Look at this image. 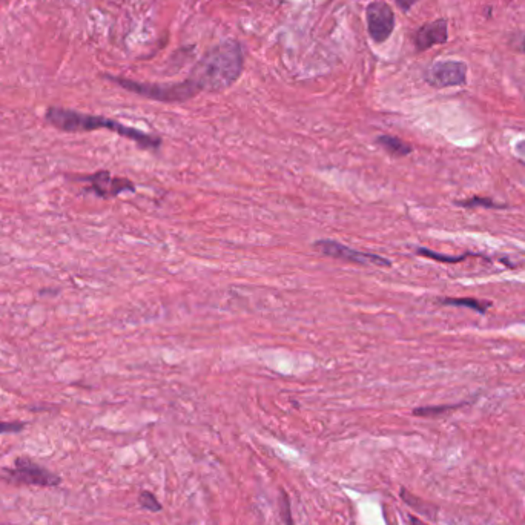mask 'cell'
<instances>
[{
	"mask_svg": "<svg viewBox=\"0 0 525 525\" xmlns=\"http://www.w3.org/2000/svg\"><path fill=\"white\" fill-rule=\"evenodd\" d=\"M25 428L24 423H3L0 421V435L3 433H19Z\"/></svg>",
	"mask_w": 525,
	"mask_h": 525,
	"instance_id": "obj_18",
	"label": "cell"
},
{
	"mask_svg": "<svg viewBox=\"0 0 525 525\" xmlns=\"http://www.w3.org/2000/svg\"><path fill=\"white\" fill-rule=\"evenodd\" d=\"M117 82L132 92L142 94L145 95V97L160 100V102L186 100L200 91L198 86L194 82L180 83V85H166V86L134 83V82H129V80H122V79H117Z\"/></svg>",
	"mask_w": 525,
	"mask_h": 525,
	"instance_id": "obj_4",
	"label": "cell"
},
{
	"mask_svg": "<svg viewBox=\"0 0 525 525\" xmlns=\"http://www.w3.org/2000/svg\"><path fill=\"white\" fill-rule=\"evenodd\" d=\"M458 206L461 208H487V209H502L507 208L506 204H498L494 203L492 198H484V197H471L467 200H458L455 202Z\"/></svg>",
	"mask_w": 525,
	"mask_h": 525,
	"instance_id": "obj_12",
	"label": "cell"
},
{
	"mask_svg": "<svg viewBox=\"0 0 525 525\" xmlns=\"http://www.w3.org/2000/svg\"><path fill=\"white\" fill-rule=\"evenodd\" d=\"M417 254L418 255H423V257H427V258H432V260L441 261V263H461V261L465 260V258H469V257H478V254H462V255H458V257L444 255V254L433 252V250L427 249V248H417Z\"/></svg>",
	"mask_w": 525,
	"mask_h": 525,
	"instance_id": "obj_13",
	"label": "cell"
},
{
	"mask_svg": "<svg viewBox=\"0 0 525 525\" xmlns=\"http://www.w3.org/2000/svg\"><path fill=\"white\" fill-rule=\"evenodd\" d=\"M2 479L13 484L47 487V489L62 484L60 476L29 458H17L13 469H5L2 471Z\"/></svg>",
	"mask_w": 525,
	"mask_h": 525,
	"instance_id": "obj_3",
	"label": "cell"
},
{
	"mask_svg": "<svg viewBox=\"0 0 525 525\" xmlns=\"http://www.w3.org/2000/svg\"><path fill=\"white\" fill-rule=\"evenodd\" d=\"M441 305L444 306H455V307H467L475 310V312L485 315L487 310L492 307V302L476 300V298H442L439 300Z\"/></svg>",
	"mask_w": 525,
	"mask_h": 525,
	"instance_id": "obj_11",
	"label": "cell"
},
{
	"mask_svg": "<svg viewBox=\"0 0 525 525\" xmlns=\"http://www.w3.org/2000/svg\"><path fill=\"white\" fill-rule=\"evenodd\" d=\"M76 180H82L88 181L90 186H88V191L94 192L95 195H99L100 198H113L120 195L122 192H128V191H134V184H132L127 179H120V177H113L106 171H100L91 175H83V177H77Z\"/></svg>",
	"mask_w": 525,
	"mask_h": 525,
	"instance_id": "obj_7",
	"label": "cell"
},
{
	"mask_svg": "<svg viewBox=\"0 0 525 525\" xmlns=\"http://www.w3.org/2000/svg\"><path fill=\"white\" fill-rule=\"evenodd\" d=\"M521 51H522V53H525V37H524L522 43H521Z\"/></svg>",
	"mask_w": 525,
	"mask_h": 525,
	"instance_id": "obj_22",
	"label": "cell"
},
{
	"mask_svg": "<svg viewBox=\"0 0 525 525\" xmlns=\"http://www.w3.org/2000/svg\"><path fill=\"white\" fill-rule=\"evenodd\" d=\"M427 83L435 88L462 86L467 82V66L462 62H438L427 70Z\"/></svg>",
	"mask_w": 525,
	"mask_h": 525,
	"instance_id": "obj_6",
	"label": "cell"
},
{
	"mask_svg": "<svg viewBox=\"0 0 525 525\" xmlns=\"http://www.w3.org/2000/svg\"><path fill=\"white\" fill-rule=\"evenodd\" d=\"M367 28L375 42H384L395 28V14L384 2H373L367 8Z\"/></svg>",
	"mask_w": 525,
	"mask_h": 525,
	"instance_id": "obj_8",
	"label": "cell"
},
{
	"mask_svg": "<svg viewBox=\"0 0 525 525\" xmlns=\"http://www.w3.org/2000/svg\"><path fill=\"white\" fill-rule=\"evenodd\" d=\"M409 522H410V525H427L426 522H423V521H419V519H418V517H415V516H412V515H409Z\"/></svg>",
	"mask_w": 525,
	"mask_h": 525,
	"instance_id": "obj_21",
	"label": "cell"
},
{
	"mask_svg": "<svg viewBox=\"0 0 525 525\" xmlns=\"http://www.w3.org/2000/svg\"><path fill=\"white\" fill-rule=\"evenodd\" d=\"M281 515H283V519L286 525H293L292 516H291V502L289 496L284 492H281Z\"/></svg>",
	"mask_w": 525,
	"mask_h": 525,
	"instance_id": "obj_17",
	"label": "cell"
},
{
	"mask_svg": "<svg viewBox=\"0 0 525 525\" xmlns=\"http://www.w3.org/2000/svg\"><path fill=\"white\" fill-rule=\"evenodd\" d=\"M401 498L405 501V504H409L410 507H413L417 510V512L419 513H426V515H430V507H427L423 501L417 499L415 496H412V494H409L405 490L401 492Z\"/></svg>",
	"mask_w": 525,
	"mask_h": 525,
	"instance_id": "obj_16",
	"label": "cell"
},
{
	"mask_svg": "<svg viewBox=\"0 0 525 525\" xmlns=\"http://www.w3.org/2000/svg\"><path fill=\"white\" fill-rule=\"evenodd\" d=\"M241 49L234 42L221 43L213 48L197 71L194 83L198 90L221 91L231 86L241 72Z\"/></svg>",
	"mask_w": 525,
	"mask_h": 525,
	"instance_id": "obj_2",
	"label": "cell"
},
{
	"mask_svg": "<svg viewBox=\"0 0 525 525\" xmlns=\"http://www.w3.org/2000/svg\"><path fill=\"white\" fill-rule=\"evenodd\" d=\"M446 42H447V22L446 20L430 22V24L419 28L415 35V45L421 51L428 49L435 45H441V43H446Z\"/></svg>",
	"mask_w": 525,
	"mask_h": 525,
	"instance_id": "obj_9",
	"label": "cell"
},
{
	"mask_svg": "<svg viewBox=\"0 0 525 525\" xmlns=\"http://www.w3.org/2000/svg\"><path fill=\"white\" fill-rule=\"evenodd\" d=\"M47 120L57 129L65 132H86L95 129L114 131L117 134L136 142L140 147H143V150H159L161 145V140L159 137H152L150 134H146V132L124 127V124L109 120V118L105 117L82 114L77 113V111L65 108H49L47 111Z\"/></svg>",
	"mask_w": 525,
	"mask_h": 525,
	"instance_id": "obj_1",
	"label": "cell"
},
{
	"mask_svg": "<svg viewBox=\"0 0 525 525\" xmlns=\"http://www.w3.org/2000/svg\"><path fill=\"white\" fill-rule=\"evenodd\" d=\"M464 404H467V403H461V404H456V405H436V407H421V409L413 410V415H417V417H436V415H441V413H446V412H450V410H455L458 407H462Z\"/></svg>",
	"mask_w": 525,
	"mask_h": 525,
	"instance_id": "obj_14",
	"label": "cell"
},
{
	"mask_svg": "<svg viewBox=\"0 0 525 525\" xmlns=\"http://www.w3.org/2000/svg\"><path fill=\"white\" fill-rule=\"evenodd\" d=\"M418 2V0H396V3L399 8H401L403 11H409L413 5H415Z\"/></svg>",
	"mask_w": 525,
	"mask_h": 525,
	"instance_id": "obj_19",
	"label": "cell"
},
{
	"mask_svg": "<svg viewBox=\"0 0 525 525\" xmlns=\"http://www.w3.org/2000/svg\"><path fill=\"white\" fill-rule=\"evenodd\" d=\"M516 154H517V157H519L522 163L525 165V140H524V142H519L516 145Z\"/></svg>",
	"mask_w": 525,
	"mask_h": 525,
	"instance_id": "obj_20",
	"label": "cell"
},
{
	"mask_svg": "<svg viewBox=\"0 0 525 525\" xmlns=\"http://www.w3.org/2000/svg\"><path fill=\"white\" fill-rule=\"evenodd\" d=\"M315 248L320 250L323 255L335 258V260L349 261V263L361 264V266H381V268H389V266H391L390 260H387V258L376 255V254L361 252V250L352 249L349 246L343 245V243H338L334 240L316 241Z\"/></svg>",
	"mask_w": 525,
	"mask_h": 525,
	"instance_id": "obj_5",
	"label": "cell"
},
{
	"mask_svg": "<svg viewBox=\"0 0 525 525\" xmlns=\"http://www.w3.org/2000/svg\"><path fill=\"white\" fill-rule=\"evenodd\" d=\"M378 143L389 154L395 155V157H405V155H410L412 151H413V147L409 143H405L404 140L398 138V137H391V136L378 137Z\"/></svg>",
	"mask_w": 525,
	"mask_h": 525,
	"instance_id": "obj_10",
	"label": "cell"
},
{
	"mask_svg": "<svg viewBox=\"0 0 525 525\" xmlns=\"http://www.w3.org/2000/svg\"><path fill=\"white\" fill-rule=\"evenodd\" d=\"M138 502H140V506H142L146 510H150V512H159V510L161 508L159 499L155 498L154 494L150 493V492H142V493H140Z\"/></svg>",
	"mask_w": 525,
	"mask_h": 525,
	"instance_id": "obj_15",
	"label": "cell"
}]
</instances>
